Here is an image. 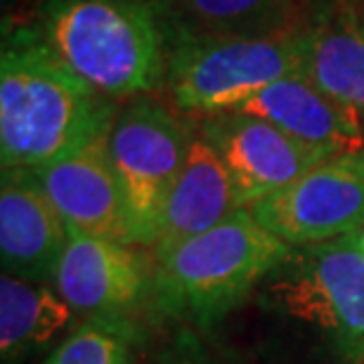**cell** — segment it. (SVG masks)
<instances>
[{"label":"cell","mask_w":364,"mask_h":364,"mask_svg":"<svg viewBox=\"0 0 364 364\" xmlns=\"http://www.w3.org/2000/svg\"><path fill=\"white\" fill-rule=\"evenodd\" d=\"M251 303L267 364H364V253L353 237L291 249Z\"/></svg>","instance_id":"6da1fadb"},{"label":"cell","mask_w":364,"mask_h":364,"mask_svg":"<svg viewBox=\"0 0 364 364\" xmlns=\"http://www.w3.org/2000/svg\"><path fill=\"white\" fill-rule=\"evenodd\" d=\"M119 114L57 57L38 31H12L0 55V161L38 171L107 135Z\"/></svg>","instance_id":"7a4b0ae2"},{"label":"cell","mask_w":364,"mask_h":364,"mask_svg":"<svg viewBox=\"0 0 364 364\" xmlns=\"http://www.w3.org/2000/svg\"><path fill=\"white\" fill-rule=\"evenodd\" d=\"M291 246L260 225L249 208H239L220 225L189 239L154 260L151 322H171L203 333L249 303Z\"/></svg>","instance_id":"3957f363"},{"label":"cell","mask_w":364,"mask_h":364,"mask_svg":"<svg viewBox=\"0 0 364 364\" xmlns=\"http://www.w3.org/2000/svg\"><path fill=\"white\" fill-rule=\"evenodd\" d=\"M41 36L109 100L140 97L166 85L171 33L147 0H46Z\"/></svg>","instance_id":"277c9868"},{"label":"cell","mask_w":364,"mask_h":364,"mask_svg":"<svg viewBox=\"0 0 364 364\" xmlns=\"http://www.w3.org/2000/svg\"><path fill=\"white\" fill-rule=\"evenodd\" d=\"M303 55L305 28L272 36H176L164 88L178 112H235L267 85L303 74Z\"/></svg>","instance_id":"5b68a950"},{"label":"cell","mask_w":364,"mask_h":364,"mask_svg":"<svg viewBox=\"0 0 364 364\" xmlns=\"http://www.w3.org/2000/svg\"><path fill=\"white\" fill-rule=\"evenodd\" d=\"M194 137L180 116L149 97L128 102L109 128V156L126 192L133 239L140 249L154 244Z\"/></svg>","instance_id":"8992f818"},{"label":"cell","mask_w":364,"mask_h":364,"mask_svg":"<svg viewBox=\"0 0 364 364\" xmlns=\"http://www.w3.org/2000/svg\"><path fill=\"white\" fill-rule=\"evenodd\" d=\"M249 210L291 249L358 235L364 228V149L324 159Z\"/></svg>","instance_id":"52a82bcc"},{"label":"cell","mask_w":364,"mask_h":364,"mask_svg":"<svg viewBox=\"0 0 364 364\" xmlns=\"http://www.w3.org/2000/svg\"><path fill=\"white\" fill-rule=\"evenodd\" d=\"M199 135L220 156L242 208L289 187L329 159L270 121L244 112L203 116Z\"/></svg>","instance_id":"ba28073f"},{"label":"cell","mask_w":364,"mask_h":364,"mask_svg":"<svg viewBox=\"0 0 364 364\" xmlns=\"http://www.w3.org/2000/svg\"><path fill=\"white\" fill-rule=\"evenodd\" d=\"M149 251L112 239L69 232L53 287L81 319L105 312H149Z\"/></svg>","instance_id":"9c48e42d"},{"label":"cell","mask_w":364,"mask_h":364,"mask_svg":"<svg viewBox=\"0 0 364 364\" xmlns=\"http://www.w3.org/2000/svg\"><path fill=\"white\" fill-rule=\"evenodd\" d=\"M107 135L36 171L74 235H90L135 246L126 192L109 156Z\"/></svg>","instance_id":"30bf717a"},{"label":"cell","mask_w":364,"mask_h":364,"mask_svg":"<svg viewBox=\"0 0 364 364\" xmlns=\"http://www.w3.org/2000/svg\"><path fill=\"white\" fill-rule=\"evenodd\" d=\"M69 228L36 171L3 168L0 180V263L19 279L53 284Z\"/></svg>","instance_id":"8fae6325"},{"label":"cell","mask_w":364,"mask_h":364,"mask_svg":"<svg viewBox=\"0 0 364 364\" xmlns=\"http://www.w3.org/2000/svg\"><path fill=\"white\" fill-rule=\"evenodd\" d=\"M235 112L260 116L329 159L364 149V116L333 100L303 74L267 85Z\"/></svg>","instance_id":"7c38bea8"},{"label":"cell","mask_w":364,"mask_h":364,"mask_svg":"<svg viewBox=\"0 0 364 364\" xmlns=\"http://www.w3.org/2000/svg\"><path fill=\"white\" fill-rule=\"evenodd\" d=\"M239 208L242 206L220 156L201 135H196L185 168L166 201L154 244L147 249L151 263L168 256L180 244L220 225Z\"/></svg>","instance_id":"4fadbf2b"},{"label":"cell","mask_w":364,"mask_h":364,"mask_svg":"<svg viewBox=\"0 0 364 364\" xmlns=\"http://www.w3.org/2000/svg\"><path fill=\"white\" fill-rule=\"evenodd\" d=\"M83 319L57 294L53 284L0 277V358L24 364L53 350Z\"/></svg>","instance_id":"5bb4252c"},{"label":"cell","mask_w":364,"mask_h":364,"mask_svg":"<svg viewBox=\"0 0 364 364\" xmlns=\"http://www.w3.org/2000/svg\"><path fill=\"white\" fill-rule=\"evenodd\" d=\"M303 76L364 116L362 12H341L305 28Z\"/></svg>","instance_id":"9a60e30c"},{"label":"cell","mask_w":364,"mask_h":364,"mask_svg":"<svg viewBox=\"0 0 364 364\" xmlns=\"http://www.w3.org/2000/svg\"><path fill=\"white\" fill-rule=\"evenodd\" d=\"M294 0H171L164 14L176 36H272L291 31Z\"/></svg>","instance_id":"2e32d148"},{"label":"cell","mask_w":364,"mask_h":364,"mask_svg":"<svg viewBox=\"0 0 364 364\" xmlns=\"http://www.w3.org/2000/svg\"><path fill=\"white\" fill-rule=\"evenodd\" d=\"M149 348L140 312H105L83 319L41 364H147Z\"/></svg>","instance_id":"e0dca14e"},{"label":"cell","mask_w":364,"mask_h":364,"mask_svg":"<svg viewBox=\"0 0 364 364\" xmlns=\"http://www.w3.org/2000/svg\"><path fill=\"white\" fill-rule=\"evenodd\" d=\"M147 364H249L220 346L213 333L173 326L164 341H151Z\"/></svg>","instance_id":"ac0fdd59"},{"label":"cell","mask_w":364,"mask_h":364,"mask_svg":"<svg viewBox=\"0 0 364 364\" xmlns=\"http://www.w3.org/2000/svg\"><path fill=\"white\" fill-rule=\"evenodd\" d=\"M353 239H355V244H358L360 249H362V253H364V228L358 232V235H353Z\"/></svg>","instance_id":"d6986e66"}]
</instances>
